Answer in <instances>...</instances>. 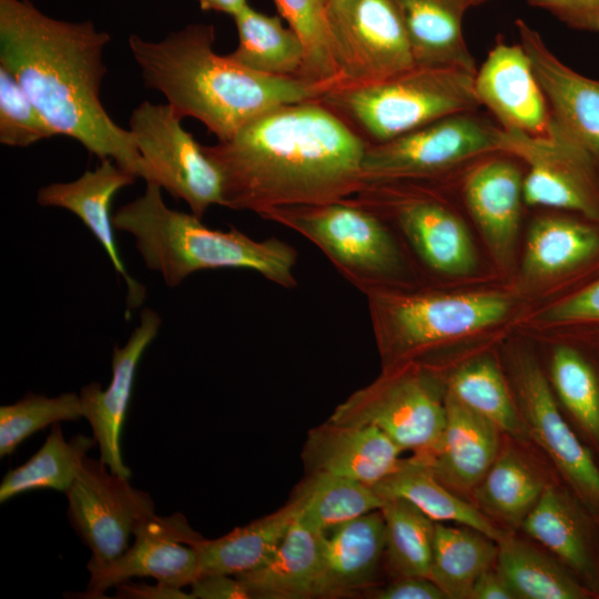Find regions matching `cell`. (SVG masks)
I'll use <instances>...</instances> for the list:
<instances>
[{"mask_svg": "<svg viewBox=\"0 0 599 599\" xmlns=\"http://www.w3.org/2000/svg\"><path fill=\"white\" fill-rule=\"evenodd\" d=\"M367 143L318 100L276 106L203 152L222 175L223 206L257 215L354 195Z\"/></svg>", "mask_w": 599, "mask_h": 599, "instance_id": "cell-1", "label": "cell"}, {"mask_svg": "<svg viewBox=\"0 0 599 599\" xmlns=\"http://www.w3.org/2000/svg\"><path fill=\"white\" fill-rule=\"evenodd\" d=\"M110 40L90 20H59L28 0H0V65L14 75L47 123L100 160L110 159L145 180L131 131L111 119L100 98Z\"/></svg>", "mask_w": 599, "mask_h": 599, "instance_id": "cell-2", "label": "cell"}, {"mask_svg": "<svg viewBox=\"0 0 599 599\" xmlns=\"http://www.w3.org/2000/svg\"><path fill=\"white\" fill-rule=\"evenodd\" d=\"M214 40V27L197 22L159 41L132 34L129 47L145 87L161 92L182 119L202 122L219 141L276 106L318 100L339 87L252 71L215 53Z\"/></svg>", "mask_w": 599, "mask_h": 599, "instance_id": "cell-3", "label": "cell"}, {"mask_svg": "<svg viewBox=\"0 0 599 599\" xmlns=\"http://www.w3.org/2000/svg\"><path fill=\"white\" fill-rule=\"evenodd\" d=\"M382 369L438 365L498 344L530 309L504 281L424 285L365 295Z\"/></svg>", "mask_w": 599, "mask_h": 599, "instance_id": "cell-4", "label": "cell"}, {"mask_svg": "<svg viewBox=\"0 0 599 599\" xmlns=\"http://www.w3.org/2000/svg\"><path fill=\"white\" fill-rule=\"evenodd\" d=\"M161 190L146 183L142 195L115 211L113 225L133 236L145 266L167 286L214 268L252 270L281 287L297 286V252L292 245L274 236L254 240L235 227L211 229L194 214L169 207Z\"/></svg>", "mask_w": 599, "mask_h": 599, "instance_id": "cell-5", "label": "cell"}, {"mask_svg": "<svg viewBox=\"0 0 599 599\" xmlns=\"http://www.w3.org/2000/svg\"><path fill=\"white\" fill-rule=\"evenodd\" d=\"M450 191L451 184L443 182L374 181L364 182L346 199L390 225L428 284L501 281L453 203Z\"/></svg>", "mask_w": 599, "mask_h": 599, "instance_id": "cell-6", "label": "cell"}, {"mask_svg": "<svg viewBox=\"0 0 599 599\" xmlns=\"http://www.w3.org/2000/svg\"><path fill=\"white\" fill-rule=\"evenodd\" d=\"M260 216L313 243L364 295L430 285L390 225L348 199L278 206Z\"/></svg>", "mask_w": 599, "mask_h": 599, "instance_id": "cell-7", "label": "cell"}, {"mask_svg": "<svg viewBox=\"0 0 599 599\" xmlns=\"http://www.w3.org/2000/svg\"><path fill=\"white\" fill-rule=\"evenodd\" d=\"M474 77L460 68L415 64L379 82L333 89L318 101L367 144H376L477 109Z\"/></svg>", "mask_w": 599, "mask_h": 599, "instance_id": "cell-8", "label": "cell"}, {"mask_svg": "<svg viewBox=\"0 0 599 599\" xmlns=\"http://www.w3.org/2000/svg\"><path fill=\"white\" fill-rule=\"evenodd\" d=\"M498 352L529 440L599 519V463L561 413L535 342L515 328Z\"/></svg>", "mask_w": 599, "mask_h": 599, "instance_id": "cell-9", "label": "cell"}, {"mask_svg": "<svg viewBox=\"0 0 599 599\" xmlns=\"http://www.w3.org/2000/svg\"><path fill=\"white\" fill-rule=\"evenodd\" d=\"M445 397L439 374L428 365L409 362L382 369L370 384L339 404L328 420L374 426L404 451L425 456L441 436Z\"/></svg>", "mask_w": 599, "mask_h": 599, "instance_id": "cell-10", "label": "cell"}, {"mask_svg": "<svg viewBox=\"0 0 599 599\" xmlns=\"http://www.w3.org/2000/svg\"><path fill=\"white\" fill-rule=\"evenodd\" d=\"M502 128L470 112L449 115L386 142L367 144L363 182L453 183L460 170L500 153Z\"/></svg>", "mask_w": 599, "mask_h": 599, "instance_id": "cell-11", "label": "cell"}, {"mask_svg": "<svg viewBox=\"0 0 599 599\" xmlns=\"http://www.w3.org/2000/svg\"><path fill=\"white\" fill-rule=\"evenodd\" d=\"M598 277L599 222L551 210L530 219L516 271L507 283L534 308Z\"/></svg>", "mask_w": 599, "mask_h": 599, "instance_id": "cell-12", "label": "cell"}, {"mask_svg": "<svg viewBox=\"0 0 599 599\" xmlns=\"http://www.w3.org/2000/svg\"><path fill=\"white\" fill-rule=\"evenodd\" d=\"M500 153L525 164L524 202L599 222V162L551 116L544 133L502 129Z\"/></svg>", "mask_w": 599, "mask_h": 599, "instance_id": "cell-13", "label": "cell"}, {"mask_svg": "<svg viewBox=\"0 0 599 599\" xmlns=\"http://www.w3.org/2000/svg\"><path fill=\"white\" fill-rule=\"evenodd\" d=\"M325 17L343 87L379 82L415 65L397 0H327Z\"/></svg>", "mask_w": 599, "mask_h": 599, "instance_id": "cell-14", "label": "cell"}, {"mask_svg": "<svg viewBox=\"0 0 599 599\" xmlns=\"http://www.w3.org/2000/svg\"><path fill=\"white\" fill-rule=\"evenodd\" d=\"M170 104L143 101L130 116V131L145 166V182L184 201L202 219L212 205L223 206L222 175Z\"/></svg>", "mask_w": 599, "mask_h": 599, "instance_id": "cell-15", "label": "cell"}, {"mask_svg": "<svg viewBox=\"0 0 599 599\" xmlns=\"http://www.w3.org/2000/svg\"><path fill=\"white\" fill-rule=\"evenodd\" d=\"M129 479L112 473L101 459L87 456L64 493L71 526L92 554L88 570L121 556L134 529L155 515L150 495Z\"/></svg>", "mask_w": 599, "mask_h": 599, "instance_id": "cell-16", "label": "cell"}, {"mask_svg": "<svg viewBox=\"0 0 599 599\" xmlns=\"http://www.w3.org/2000/svg\"><path fill=\"white\" fill-rule=\"evenodd\" d=\"M522 184L519 162L502 153L477 160L459 180V193L481 248L505 282L512 277L521 248Z\"/></svg>", "mask_w": 599, "mask_h": 599, "instance_id": "cell-17", "label": "cell"}, {"mask_svg": "<svg viewBox=\"0 0 599 599\" xmlns=\"http://www.w3.org/2000/svg\"><path fill=\"white\" fill-rule=\"evenodd\" d=\"M132 545L113 561L89 569L83 598H102L111 587L133 577L182 589L200 576V558L194 542L202 538L182 514L158 516L142 521Z\"/></svg>", "mask_w": 599, "mask_h": 599, "instance_id": "cell-18", "label": "cell"}, {"mask_svg": "<svg viewBox=\"0 0 599 599\" xmlns=\"http://www.w3.org/2000/svg\"><path fill=\"white\" fill-rule=\"evenodd\" d=\"M518 531L557 558L599 599V519L560 477L549 484Z\"/></svg>", "mask_w": 599, "mask_h": 599, "instance_id": "cell-19", "label": "cell"}, {"mask_svg": "<svg viewBox=\"0 0 599 599\" xmlns=\"http://www.w3.org/2000/svg\"><path fill=\"white\" fill-rule=\"evenodd\" d=\"M162 319L146 307L140 314V324L131 333L126 343L115 345L112 353V378L105 389L98 382H91L80 390L82 417L93 433L100 449V459L109 469L130 478L131 470L124 464L121 453V433L130 404L134 377L140 359L156 337Z\"/></svg>", "mask_w": 599, "mask_h": 599, "instance_id": "cell-20", "label": "cell"}, {"mask_svg": "<svg viewBox=\"0 0 599 599\" xmlns=\"http://www.w3.org/2000/svg\"><path fill=\"white\" fill-rule=\"evenodd\" d=\"M557 477L550 461L531 441L505 434L497 457L468 500L497 526L518 531Z\"/></svg>", "mask_w": 599, "mask_h": 599, "instance_id": "cell-21", "label": "cell"}, {"mask_svg": "<svg viewBox=\"0 0 599 599\" xmlns=\"http://www.w3.org/2000/svg\"><path fill=\"white\" fill-rule=\"evenodd\" d=\"M135 179L114 161L104 159L95 170L85 171L77 180L50 183L37 194L40 205L64 209L77 215L98 240L126 285V316L142 305L146 288L129 274L118 251L111 204L114 195L132 185Z\"/></svg>", "mask_w": 599, "mask_h": 599, "instance_id": "cell-22", "label": "cell"}, {"mask_svg": "<svg viewBox=\"0 0 599 599\" xmlns=\"http://www.w3.org/2000/svg\"><path fill=\"white\" fill-rule=\"evenodd\" d=\"M479 105L486 106L505 130L544 133L550 121L547 100L520 43H497L474 77Z\"/></svg>", "mask_w": 599, "mask_h": 599, "instance_id": "cell-23", "label": "cell"}, {"mask_svg": "<svg viewBox=\"0 0 599 599\" xmlns=\"http://www.w3.org/2000/svg\"><path fill=\"white\" fill-rule=\"evenodd\" d=\"M516 28L552 119L599 162V80L564 63L525 20Z\"/></svg>", "mask_w": 599, "mask_h": 599, "instance_id": "cell-24", "label": "cell"}, {"mask_svg": "<svg viewBox=\"0 0 599 599\" xmlns=\"http://www.w3.org/2000/svg\"><path fill=\"white\" fill-rule=\"evenodd\" d=\"M535 344L561 413L599 463V344L566 339Z\"/></svg>", "mask_w": 599, "mask_h": 599, "instance_id": "cell-25", "label": "cell"}, {"mask_svg": "<svg viewBox=\"0 0 599 599\" xmlns=\"http://www.w3.org/2000/svg\"><path fill=\"white\" fill-rule=\"evenodd\" d=\"M403 453L374 426L327 420L309 430L303 460L308 474L328 473L373 487L398 467Z\"/></svg>", "mask_w": 599, "mask_h": 599, "instance_id": "cell-26", "label": "cell"}, {"mask_svg": "<svg viewBox=\"0 0 599 599\" xmlns=\"http://www.w3.org/2000/svg\"><path fill=\"white\" fill-rule=\"evenodd\" d=\"M446 422L436 447L423 459L435 476L468 499L497 457L504 433L489 419L446 394ZM414 455V454H413Z\"/></svg>", "mask_w": 599, "mask_h": 599, "instance_id": "cell-27", "label": "cell"}, {"mask_svg": "<svg viewBox=\"0 0 599 599\" xmlns=\"http://www.w3.org/2000/svg\"><path fill=\"white\" fill-rule=\"evenodd\" d=\"M498 344L428 366L439 374L448 396L493 422L504 434L530 441L501 364Z\"/></svg>", "mask_w": 599, "mask_h": 599, "instance_id": "cell-28", "label": "cell"}, {"mask_svg": "<svg viewBox=\"0 0 599 599\" xmlns=\"http://www.w3.org/2000/svg\"><path fill=\"white\" fill-rule=\"evenodd\" d=\"M319 598L368 588L384 564L385 521L380 509L322 532Z\"/></svg>", "mask_w": 599, "mask_h": 599, "instance_id": "cell-29", "label": "cell"}, {"mask_svg": "<svg viewBox=\"0 0 599 599\" xmlns=\"http://www.w3.org/2000/svg\"><path fill=\"white\" fill-rule=\"evenodd\" d=\"M321 536L296 517L264 565L235 577L246 586L252 599L319 598Z\"/></svg>", "mask_w": 599, "mask_h": 599, "instance_id": "cell-30", "label": "cell"}, {"mask_svg": "<svg viewBox=\"0 0 599 599\" xmlns=\"http://www.w3.org/2000/svg\"><path fill=\"white\" fill-rule=\"evenodd\" d=\"M407 29L415 64L477 67L465 41L463 21L474 0H397Z\"/></svg>", "mask_w": 599, "mask_h": 599, "instance_id": "cell-31", "label": "cell"}, {"mask_svg": "<svg viewBox=\"0 0 599 599\" xmlns=\"http://www.w3.org/2000/svg\"><path fill=\"white\" fill-rule=\"evenodd\" d=\"M373 488L385 500H408L436 522L466 525L497 541L511 532L497 526L468 499L445 486L430 467L415 455L402 458L398 467Z\"/></svg>", "mask_w": 599, "mask_h": 599, "instance_id": "cell-32", "label": "cell"}, {"mask_svg": "<svg viewBox=\"0 0 599 599\" xmlns=\"http://www.w3.org/2000/svg\"><path fill=\"white\" fill-rule=\"evenodd\" d=\"M298 511V502L292 498L275 512L237 527L220 538L202 537L194 542L200 558V576H240L257 569L281 545Z\"/></svg>", "mask_w": 599, "mask_h": 599, "instance_id": "cell-33", "label": "cell"}, {"mask_svg": "<svg viewBox=\"0 0 599 599\" xmlns=\"http://www.w3.org/2000/svg\"><path fill=\"white\" fill-rule=\"evenodd\" d=\"M497 568L516 599H595L557 558L519 531L498 541Z\"/></svg>", "mask_w": 599, "mask_h": 599, "instance_id": "cell-34", "label": "cell"}, {"mask_svg": "<svg viewBox=\"0 0 599 599\" xmlns=\"http://www.w3.org/2000/svg\"><path fill=\"white\" fill-rule=\"evenodd\" d=\"M496 539L466 525L436 522L429 578L447 599H470L474 585L497 562Z\"/></svg>", "mask_w": 599, "mask_h": 599, "instance_id": "cell-35", "label": "cell"}, {"mask_svg": "<svg viewBox=\"0 0 599 599\" xmlns=\"http://www.w3.org/2000/svg\"><path fill=\"white\" fill-rule=\"evenodd\" d=\"M238 44L229 58L252 71L276 78H301L305 47L298 34L247 4L233 17ZM302 79V78H301Z\"/></svg>", "mask_w": 599, "mask_h": 599, "instance_id": "cell-36", "label": "cell"}, {"mask_svg": "<svg viewBox=\"0 0 599 599\" xmlns=\"http://www.w3.org/2000/svg\"><path fill=\"white\" fill-rule=\"evenodd\" d=\"M297 518L309 529L325 532L374 510L385 499L372 486L328 473H312L296 489Z\"/></svg>", "mask_w": 599, "mask_h": 599, "instance_id": "cell-37", "label": "cell"}, {"mask_svg": "<svg viewBox=\"0 0 599 599\" xmlns=\"http://www.w3.org/2000/svg\"><path fill=\"white\" fill-rule=\"evenodd\" d=\"M95 444L94 437L82 434L65 440L59 423L53 424L41 448L24 464L4 475L0 485V501L35 489L65 493L80 471L87 453Z\"/></svg>", "mask_w": 599, "mask_h": 599, "instance_id": "cell-38", "label": "cell"}, {"mask_svg": "<svg viewBox=\"0 0 599 599\" xmlns=\"http://www.w3.org/2000/svg\"><path fill=\"white\" fill-rule=\"evenodd\" d=\"M384 565L394 577L429 578L436 521L403 498L386 499Z\"/></svg>", "mask_w": 599, "mask_h": 599, "instance_id": "cell-39", "label": "cell"}, {"mask_svg": "<svg viewBox=\"0 0 599 599\" xmlns=\"http://www.w3.org/2000/svg\"><path fill=\"white\" fill-rule=\"evenodd\" d=\"M515 328L535 342L599 344V277L565 297L530 308Z\"/></svg>", "mask_w": 599, "mask_h": 599, "instance_id": "cell-40", "label": "cell"}, {"mask_svg": "<svg viewBox=\"0 0 599 599\" xmlns=\"http://www.w3.org/2000/svg\"><path fill=\"white\" fill-rule=\"evenodd\" d=\"M82 417L80 394L70 392L55 397L29 393L0 407V457L12 454L28 437L40 429Z\"/></svg>", "mask_w": 599, "mask_h": 599, "instance_id": "cell-41", "label": "cell"}, {"mask_svg": "<svg viewBox=\"0 0 599 599\" xmlns=\"http://www.w3.org/2000/svg\"><path fill=\"white\" fill-rule=\"evenodd\" d=\"M280 14L303 41L305 64L301 78L313 82H336L343 87L331 51L327 0H274Z\"/></svg>", "mask_w": 599, "mask_h": 599, "instance_id": "cell-42", "label": "cell"}, {"mask_svg": "<svg viewBox=\"0 0 599 599\" xmlns=\"http://www.w3.org/2000/svg\"><path fill=\"white\" fill-rule=\"evenodd\" d=\"M54 135L14 75L0 65V142L26 148Z\"/></svg>", "mask_w": 599, "mask_h": 599, "instance_id": "cell-43", "label": "cell"}, {"mask_svg": "<svg viewBox=\"0 0 599 599\" xmlns=\"http://www.w3.org/2000/svg\"><path fill=\"white\" fill-rule=\"evenodd\" d=\"M528 4L547 11L566 26L599 33V0H527Z\"/></svg>", "mask_w": 599, "mask_h": 599, "instance_id": "cell-44", "label": "cell"}, {"mask_svg": "<svg viewBox=\"0 0 599 599\" xmlns=\"http://www.w3.org/2000/svg\"><path fill=\"white\" fill-rule=\"evenodd\" d=\"M370 598L376 599H447L443 590L427 577H394L384 587L375 589Z\"/></svg>", "mask_w": 599, "mask_h": 599, "instance_id": "cell-45", "label": "cell"}, {"mask_svg": "<svg viewBox=\"0 0 599 599\" xmlns=\"http://www.w3.org/2000/svg\"><path fill=\"white\" fill-rule=\"evenodd\" d=\"M193 599H252L246 586L235 576L211 573L191 585Z\"/></svg>", "mask_w": 599, "mask_h": 599, "instance_id": "cell-46", "label": "cell"}, {"mask_svg": "<svg viewBox=\"0 0 599 599\" xmlns=\"http://www.w3.org/2000/svg\"><path fill=\"white\" fill-rule=\"evenodd\" d=\"M115 588V598L122 599H193L191 593L160 582L152 586L126 580L116 585Z\"/></svg>", "mask_w": 599, "mask_h": 599, "instance_id": "cell-47", "label": "cell"}, {"mask_svg": "<svg viewBox=\"0 0 599 599\" xmlns=\"http://www.w3.org/2000/svg\"><path fill=\"white\" fill-rule=\"evenodd\" d=\"M470 599H516L497 565L487 569L474 585Z\"/></svg>", "mask_w": 599, "mask_h": 599, "instance_id": "cell-48", "label": "cell"}, {"mask_svg": "<svg viewBox=\"0 0 599 599\" xmlns=\"http://www.w3.org/2000/svg\"><path fill=\"white\" fill-rule=\"evenodd\" d=\"M203 11H216L234 17L248 3L247 0H195Z\"/></svg>", "mask_w": 599, "mask_h": 599, "instance_id": "cell-49", "label": "cell"}, {"mask_svg": "<svg viewBox=\"0 0 599 599\" xmlns=\"http://www.w3.org/2000/svg\"><path fill=\"white\" fill-rule=\"evenodd\" d=\"M486 1H489V0H474V6H479Z\"/></svg>", "mask_w": 599, "mask_h": 599, "instance_id": "cell-50", "label": "cell"}]
</instances>
